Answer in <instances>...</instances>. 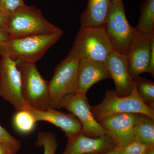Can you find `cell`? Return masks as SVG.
<instances>
[{
    "mask_svg": "<svg viewBox=\"0 0 154 154\" xmlns=\"http://www.w3.org/2000/svg\"><path fill=\"white\" fill-rule=\"evenodd\" d=\"M116 147L115 142L109 134L94 138L81 132L68 139L65 150L62 154H101Z\"/></svg>",
    "mask_w": 154,
    "mask_h": 154,
    "instance_id": "12",
    "label": "cell"
},
{
    "mask_svg": "<svg viewBox=\"0 0 154 154\" xmlns=\"http://www.w3.org/2000/svg\"><path fill=\"white\" fill-rule=\"evenodd\" d=\"M0 97L9 102L17 111L30 107L22 93V79L18 60L2 56L0 59Z\"/></svg>",
    "mask_w": 154,
    "mask_h": 154,
    "instance_id": "8",
    "label": "cell"
},
{
    "mask_svg": "<svg viewBox=\"0 0 154 154\" xmlns=\"http://www.w3.org/2000/svg\"><path fill=\"white\" fill-rule=\"evenodd\" d=\"M104 64L115 83L116 94L128 96L134 87V82L128 72L126 56L113 51L106 58Z\"/></svg>",
    "mask_w": 154,
    "mask_h": 154,
    "instance_id": "13",
    "label": "cell"
},
{
    "mask_svg": "<svg viewBox=\"0 0 154 154\" xmlns=\"http://www.w3.org/2000/svg\"><path fill=\"white\" fill-rule=\"evenodd\" d=\"M110 79V72L103 63L89 59L81 60L78 69L77 93L86 95L96 83Z\"/></svg>",
    "mask_w": 154,
    "mask_h": 154,
    "instance_id": "15",
    "label": "cell"
},
{
    "mask_svg": "<svg viewBox=\"0 0 154 154\" xmlns=\"http://www.w3.org/2000/svg\"><path fill=\"white\" fill-rule=\"evenodd\" d=\"M10 38L8 32L4 28L0 29V44Z\"/></svg>",
    "mask_w": 154,
    "mask_h": 154,
    "instance_id": "27",
    "label": "cell"
},
{
    "mask_svg": "<svg viewBox=\"0 0 154 154\" xmlns=\"http://www.w3.org/2000/svg\"><path fill=\"white\" fill-rule=\"evenodd\" d=\"M15 129L22 134H28L34 130L36 122L33 115L27 109L17 110L13 117Z\"/></svg>",
    "mask_w": 154,
    "mask_h": 154,
    "instance_id": "19",
    "label": "cell"
},
{
    "mask_svg": "<svg viewBox=\"0 0 154 154\" xmlns=\"http://www.w3.org/2000/svg\"><path fill=\"white\" fill-rule=\"evenodd\" d=\"M154 146L134 140L123 147H116L119 154H145L149 149Z\"/></svg>",
    "mask_w": 154,
    "mask_h": 154,
    "instance_id": "23",
    "label": "cell"
},
{
    "mask_svg": "<svg viewBox=\"0 0 154 154\" xmlns=\"http://www.w3.org/2000/svg\"><path fill=\"white\" fill-rule=\"evenodd\" d=\"M145 154H154V147L149 149Z\"/></svg>",
    "mask_w": 154,
    "mask_h": 154,
    "instance_id": "30",
    "label": "cell"
},
{
    "mask_svg": "<svg viewBox=\"0 0 154 154\" xmlns=\"http://www.w3.org/2000/svg\"><path fill=\"white\" fill-rule=\"evenodd\" d=\"M141 13L136 31L139 33L151 34L154 32V0H144L141 6Z\"/></svg>",
    "mask_w": 154,
    "mask_h": 154,
    "instance_id": "18",
    "label": "cell"
},
{
    "mask_svg": "<svg viewBox=\"0 0 154 154\" xmlns=\"http://www.w3.org/2000/svg\"><path fill=\"white\" fill-rule=\"evenodd\" d=\"M8 16L6 12L0 8V29H2L5 27Z\"/></svg>",
    "mask_w": 154,
    "mask_h": 154,
    "instance_id": "26",
    "label": "cell"
},
{
    "mask_svg": "<svg viewBox=\"0 0 154 154\" xmlns=\"http://www.w3.org/2000/svg\"><path fill=\"white\" fill-rule=\"evenodd\" d=\"M134 82L141 99L146 106L154 110V82L140 75Z\"/></svg>",
    "mask_w": 154,
    "mask_h": 154,
    "instance_id": "20",
    "label": "cell"
},
{
    "mask_svg": "<svg viewBox=\"0 0 154 154\" xmlns=\"http://www.w3.org/2000/svg\"><path fill=\"white\" fill-rule=\"evenodd\" d=\"M91 108L97 121L108 116L121 113H140L154 119V110L145 104L135 86L131 94L126 96H119L114 90L107 89L103 101Z\"/></svg>",
    "mask_w": 154,
    "mask_h": 154,
    "instance_id": "4",
    "label": "cell"
},
{
    "mask_svg": "<svg viewBox=\"0 0 154 154\" xmlns=\"http://www.w3.org/2000/svg\"><path fill=\"white\" fill-rule=\"evenodd\" d=\"M17 60L22 75V93L24 100L33 108L46 110L50 107L48 81L42 76L36 63Z\"/></svg>",
    "mask_w": 154,
    "mask_h": 154,
    "instance_id": "6",
    "label": "cell"
},
{
    "mask_svg": "<svg viewBox=\"0 0 154 154\" xmlns=\"http://www.w3.org/2000/svg\"><path fill=\"white\" fill-rule=\"evenodd\" d=\"M0 143L11 152L17 154L21 148V143L16 138L10 134L0 125Z\"/></svg>",
    "mask_w": 154,
    "mask_h": 154,
    "instance_id": "22",
    "label": "cell"
},
{
    "mask_svg": "<svg viewBox=\"0 0 154 154\" xmlns=\"http://www.w3.org/2000/svg\"><path fill=\"white\" fill-rule=\"evenodd\" d=\"M62 30L49 34L10 38L0 44V55L36 63L60 38Z\"/></svg>",
    "mask_w": 154,
    "mask_h": 154,
    "instance_id": "1",
    "label": "cell"
},
{
    "mask_svg": "<svg viewBox=\"0 0 154 154\" xmlns=\"http://www.w3.org/2000/svg\"><path fill=\"white\" fill-rule=\"evenodd\" d=\"M112 3L111 0H88L87 8L80 18L81 26L89 28L105 27Z\"/></svg>",
    "mask_w": 154,
    "mask_h": 154,
    "instance_id": "16",
    "label": "cell"
},
{
    "mask_svg": "<svg viewBox=\"0 0 154 154\" xmlns=\"http://www.w3.org/2000/svg\"><path fill=\"white\" fill-rule=\"evenodd\" d=\"M64 108L78 119L82 125V133L91 137L108 134L94 117L86 94L77 93L67 95L61 100L57 109Z\"/></svg>",
    "mask_w": 154,
    "mask_h": 154,
    "instance_id": "9",
    "label": "cell"
},
{
    "mask_svg": "<svg viewBox=\"0 0 154 154\" xmlns=\"http://www.w3.org/2000/svg\"><path fill=\"white\" fill-rule=\"evenodd\" d=\"M36 145L43 147L44 154H56L58 146L56 136L52 132L38 133Z\"/></svg>",
    "mask_w": 154,
    "mask_h": 154,
    "instance_id": "21",
    "label": "cell"
},
{
    "mask_svg": "<svg viewBox=\"0 0 154 154\" xmlns=\"http://www.w3.org/2000/svg\"><path fill=\"white\" fill-rule=\"evenodd\" d=\"M140 115V113H117L98 122L113 139L116 147H123L135 140L133 127Z\"/></svg>",
    "mask_w": 154,
    "mask_h": 154,
    "instance_id": "10",
    "label": "cell"
},
{
    "mask_svg": "<svg viewBox=\"0 0 154 154\" xmlns=\"http://www.w3.org/2000/svg\"><path fill=\"white\" fill-rule=\"evenodd\" d=\"M119 154L118 152L117 151L116 148L113 149L110 151L106 152L103 153L101 154Z\"/></svg>",
    "mask_w": 154,
    "mask_h": 154,
    "instance_id": "29",
    "label": "cell"
},
{
    "mask_svg": "<svg viewBox=\"0 0 154 154\" xmlns=\"http://www.w3.org/2000/svg\"><path fill=\"white\" fill-rule=\"evenodd\" d=\"M79 60L66 57L59 64L48 81L50 107L57 109L65 96L77 93Z\"/></svg>",
    "mask_w": 154,
    "mask_h": 154,
    "instance_id": "7",
    "label": "cell"
},
{
    "mask_svg": "<svg viewBox=\"0 0 154 154\" xmlns=\"http://www.w3.org/2000/svg\"><path fill=\"white\" fill-rule=\"evenodd\" d=\"M25 5L24 0H0V8L8 15L16 12Z\"/></svg>",
    "mask_w": 154,
    "mask_h": 154,
    "instance_id": "24",
    "label": "cell"
},
{
    "mask_svg": "<svg viewBox=\"0 0 154 154\" xmlns=\"http://www.w3.org/2000/svg\"><path fill=\"white\" fill-rule=\"evenodd\" d=\"M114 51L105 30L102 28L81 26L67 57L79 61L89 59L103 63Z\"/></svg>",
    "mask_w": 154,
    "mask_h": 154,
    "instance_id": "2",
    "label": "cell"
},
{
    "mask_svg": "<svg viewBox=\"0 0 154 154\" xmlns=\"http://www.w3.org/2000/svg\"><path fill=\"white\" fill-rule=\"evenodd\" d=\"M122 0H111L112 2H120V1H122Z\"/></svg>",
    "mask_w": 154,
    "mask_h": 154,
    "instance_id": "31",
    "label": "cell"
},
{
    "mask_svg": "<svg viewBox=\"0 0 154 154\" xmlns=\"http://www.w3.org/2000/svg\"><path fill=\"white\" fill-rule=\"evenodd\" d=\"M0 154H16L11 152L10 150L0 143Z\"/></svg>",
    "mask_w": 154,
    "mask_h": 154,
    "instance_id": "28",
    "label": "cell"
},
{
    "mask_svg": "<svg viewBox=\"0 0 154 154\" xmlns=\"http://www.w3.org/2000/svg\"><path fill=\"white\" fill-rule=\"evenodd\" d=\"M4 28L10 38L49 34L61 30L48 21L41 10L26 5L8 16Z\"/></svg>",
    "mask_w": 154,
    "mask_h": 154,
    "instance_id": "3",
    "label": "cell"
},
{
    "mask_svg": "<svg viewBox=\"0 0 154 154\" xmlns=\"http://www.w3.org/2000/svg\"><path fill=\"white\" fill-rule=\"evenodd\" d=\"M152 76H154V33H152L151 38V50L147 72Z\"/></svg>",
    "mask_w": 154,
    "mask_h": 154,
    "instance_id": "25",
    "label": "cell"
},
{
    "mask_svg": "<svg viewBox=\"0 0 154 154\" xmlns=\"http://www.w3.org/2000/svg\"><path fill=\"white\" fill-rule=\"evenodd\" d=\"M135 140L154 146V119L140 114L133 127Z\"/></svg>",
    "mask_w": 154,
    "mask_h": 154,
    "instance_id": "17",
    "label": "cell"
},
{
    "mask_svg": "<svg viewBox=\"0 0 154 154\" xmlns=\"http://www.w3.org/2000/svg\"><path fill=\"white\" fill-rule=\"evenodd\" d=\"M152 33L137 32L126 56L128 72L133 80L141 74L147 72Z\"/></svg>",
    "mask_w": 154,
    "mask_h": 154,
    "instance_id": "11",
    "label": "cell"
},
{
    "mask_svg": "<svg viewBox=\"0 0 154 154\" xmlns=\"http://www.w3.org/2000/svg\"><path fill=\"white\" fill-rule=\"evenodd\" d=\"M105 28L114 51L127 56L137 32L128 21L122 1L112 2Z\"/></svg>",
    "mask_w": 154,
    "mask_h": 154,
    "instance_id": "5",
    "label": "cell"
},
{
    "mask_svg": "<svg viewBox=\"0 0 154 154\" xmlns=\"http://www.w3.org/2000/svg\"><path fill=\"white\" fill-rule=\"evenodd\" d=\"M27 110L33 115L36 122H49L59 128L65 134L68 139L82 131V125L79 120L72 113H65L49 107L45 110H38L29 107Z\"/></svg>",
    "mask_w": 154,
    "mask_h": 154,
    "instance_id": "14",
    "label": "cell"
}]
</instances>
